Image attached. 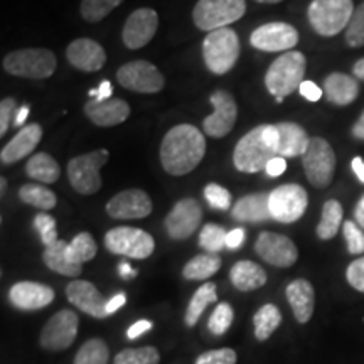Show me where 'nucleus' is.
Returning <instances> with one entry per match:
<instances>
[{"mask_svg": "<svg viewBox=\"0 0 364 364\" xmlns=\"http://www.w3.org/2000/svg\"><path fill=\"white\" fill-rule=\"evenodd\" d=\"M206 154V139L194 125L182 124L167 132L161 144V164L171 176L193 172Z\"/></svg>", "mask_w": 364, "mask_h": 364, "instance_id": "f257e3e1", "label": "nucleus"}, {"mask_svg": "<svg viewBox=\"0 0 364 364\" xmlns=\"http://www.w3.org/2000/svg\"><path fill=\"white\" fill-rule=\"evenodd\" d=\"M307 61L300 51L284 53L277 58L268 68L265 75L267 90L275 97L279 103L284 102L285 97L292 95L300 88L306 76Z\"/></svg>", "mask_w": 364, "mask_h": 364, "instance_id": "f03ea898", "label": "nucleus"}, {"mask_svg": "<svg viewBox=\"0 0 364 364\" xmlns=\"http://www.w3.org/2000/svg\"><path fill=\"white\" fill-rule=\"evenodd\" d=\"M2 66L12 76L44 80L54 75L58 68V59L51 49L26 48L9 53L4 58Z\"/></svg>", "mask_w": 364, "mask_h": 364, "instance_id": "7ed1b4c3", "label": "nucleus"}, {"mask_svg": "<svg viewBox=\"0 0 364 364\" xmlns=\"http://www.w3.org/2000/svg\"><path fill=\"white\" fill-rule=\"evenodd\" d=\"M354 9L353 0H312L307 17L318 36L332 38L348 29Z\"/></svg>", "mask_w": 364, "mask_h": 364, "instance_id": "20e7f679", "label": "nucleus"}, {"mask_svg": "<svg viewBox=\"0 0 364 364\" xmlns=\"http://www.w3.org/2000/svg\"><path fill=\"white\" fill-rule=\"evenodd\" d=\"M203 58L208 70L215 75L230 73L240 58L238 34L230 27L208 33L203 43Z\"/></svg>", "mask_w": 364, "mask_h": 364, "instance_id": "39448f33", "label": "nucleus"}, {"mask_svg": "<svg viewBox=\"0 0 364 364\" xmlns=\"http://www.w3.org/2000/svg\"><path fill=\"white\" fill-rule=\"evenodd\" d=\"M263 129H265V125L250 130L236 144L233 152V164L236 171L243 172V174H257V172L267 169V164L272 159L279 157L275 150L267 144L265 136H263Z\"/></svg>", "mask_w": 364, "mask_h": 364, "instance_id": "423d86ee", "label": "nucleus"}, {"mask_svg": "<svg viewBox=\"0 0 364 364\" xmlns=\"http://www.w3.org/2000/svg\"><path fill=\"white\" fill-rule=\"evenodd\" d=\"M245 12V0H199L193 9V21L198 29L213 33L240 21Z\"/></svg>", "mask_w": 364, "mask_h": 364, "instance_id": "0eeeda50", "label": "nucleus"}, {"mask_svg": "<svg viewBox=\"0 0 364 364\" xmlns=\"http://www.w3.org/2000/svg\"><path fill=\"white\" fill-rule=\"evenodd\" d=\"M108 159H110V152L107 149H100L71 159L68 164V177H70L73 189L83 196H91L100 191L102 188L100 171L108 162Z\"/></svg>", "mask_w": 364, "mask_h": 364, "instance_id": "6e6552de", "label": "nucleus"}, {"mask_svg": "<svg viewBox=\"0 0 364 364\" xmlns=\"http://www.w3.org/2000/svg\"><path fill=\"white\" fill-rule=\"evenodd\" d=\"M105 247L113 255L145 260L156 250L154 238L140 228L118 226L105 235Z\"/></svg>", "mask_w": 364, "mask_h": 364, "instance_id": "1a4fd4ad", "label": "nucleus"}, {"mask_svg": "<svg viewBox=\"0 0 364 364\" xmlns=\"http://www.w3.org/2000/svg\"><path fill=\"white\" fill-rule=\"evenodd\" d=\"M304 171L314 188L324 189L334 179L336 154L331 144L322 136H314L302 157Z\"/></svg>", "mask_w": 364, "mask_h": 364, "instance_id": "9d476101", "label": "nucleus"}, {"mask_svg": "<svg viewBox=\"0 0 364 364\" xmlns=\"http://www.w3.org/2000/svg\"><path fill=\"white\" fill-rule=\"evenodd\" d=\"M309 204L307 191L299 184H284L270 193L272 220L284 223L299 221L304 216Z\"/></svg>", "mask_w": 364, "mask_h": 364, "instance_id": "9b49d317", "label": "nucleus"}, {"mask_svg": "<svg viewBox=\"0 0 364 364\" xmlns=\"http://www.w3.org/2000/svg\"><path fill=\"white\" fill-rule=\"evenodd\" d=\"M80 318L70 309L59 311L46 322L39 336L41 348L46 351H65L75 343Z\"/></svg>", "mask_w": 364, "mask_h": 364, "instance_id": "f8f14e48", "label": "nucleus"}, {"mask_svg": "<svg viewBox=\"0 0 364 364\" xmlns=\"http://www.w3.org/2000/svg\"><path fill=\"white\" fill-rule=\"evenodd\" d=\"M117 80L125 90L135 91V93H159L166 86V78L162 73L152 63L144 61V59L122 66L117 71Z\"/></svg>", "mask_w": 364, "mask_h": 364, "instance_id": "ddd939ff", "label": "nucleus"}, {"mask_svg": "<svg viewBox=\"0 0 364 364\" xmlns=\"http://www.w3.org/2000/svg\"><path fill=\"white\" fill-rule=\"evenodd\" d=\"M203 220V208L196 199L186 198L174 204L169 215L166 216V226L169 238L176 241L188 240L196 233Z\"/></svg>", "mask_w": 364, "mask_h": 364, "instance_id": "4468645a", "label": "nucleus"}, {"mask_svg": "<svg viewBox=\"0 0 364 364\" xmlns=\"http://www.w3.org/2000/svg\"><path fill=\"white\" fill-rule=\"evenodd\" d=\"M250 43L258 51L289 53V49H294L299 44V33L287 22H268L253 31Z\"/></svg>", "mask_w": 364, "mask_h": 364, "instance_id": "2eb2a0df", "label": "nucleus"}, {"mask_svg": "<svg viewBox=\"0 0 364 364\" xmlns=\"http://www.w3.org/2000/svg\"><path fill=\"white\" fill-rule=\"evenodd\" d=\"M211 103L215 112L204 118V134L213 139H223L233 130L236 118H238V105L233 95L226 90H216L211 95Z\"/></svg>", "mask_w": 364, "mask_h": 364, "instance_id": "dca6fc26", "label": "nucleus"}, {"mask_svg": "<svg viewBox=\"0 0 364 364\" xmlns=\"http://www.w3.org/2000/svg\"><path fill=\"white\" fill-rule=\"evenodd\" d=\"M255 252L268 265L279 268L292 267L299 258V250L294 241L289 236L272 233V231H263L258 235Z\"/></svg>", "mask_w": 364, "mask_h": 364, "instance_id": "f3484780", "label": "nucleus"}, {"mask_svg": "<svg viewBox=\"0 0 364 364\" xmlns=\"http://www.w3.org/2000/svg\"><path fill=\"white\" fill-rule=\"evenodd\" d=\"M152 199L142 189H127L107 203V213L113 220H142L152 213Z\"/></svg>", "mask_w": 364, "mask_h": 364, "instance_id": "a211bd4d", "label": "nucleus"}, {"mask_svg": "<svg viewBox=\"0 0 364 364\" xmlns=\"http://www.w3.org/2000/svg\"><path fill=\"white\" fill-rule=\"evenodd\" d=\"M159 27V14L150 7L136 9L129 16L122 39L129 49H142L147 46L154 36L157 33Z\"/></svg>", "mask_w": 364, "mask_h": 364, "instance_id": "6ab92c4d", "label": "nucleus"}, {"mask_svg": "<svg viewBox=\"0 0 364 364\" xmlns=\"http://www.w3.org/2000/svg\"><path fill=\"white\" fill-rule=\"evenodd\" d=\"M66 297L71 306L80 309L95 318L108 317L107 300L100 294V290L88 280H73L66 287Z\"/></svg>", "mask_w": 364, "mask_h": 364, "instance_id": "aec40b11", "label": "nucleus"}, {"mask_svg": "<svg viewBox=\"0 0 364 364\" xmlns=\"http://www.w3.org/2000/svg\"><path fill=\"white\" fill-rule=\"evenodd\" d=\"M9 300L19 311H39L53 302L54 290L38 282H17L9 290Z\"/></svg>", "mask_w": 364, "mask_h": 364, "instance_id": "412c9836", "label": "nucleus"}, {"mask_svg": "<svg viewBox=\"0 0 364 364\" xmlns=\"http://www.w3.org/2000/svg\"><path fill=\"white\" fill-rule=\"evenodd\" d=\"M68 63L85 73L100 71L107 63V53L97 41L88 38L75 39L66 49Z\"/></svg>", "mask_w": 364, "mask_h": 364, "instance_id": "4be33fe9", "label": "nucleus"}, {"mask_svg": "<svg viewBox=\"0 0 364 364\" xmlns=\"http://www.w3.org/2000/svg\"><path fill=\"white\" fill-rule=\"evenodd\" d=\"M85 115L98 127H115L124 124L130 117V105L122 98H110L105 102L90 100L85 105Z\"/></svg>", "mask_w": 364, "mask_h": 364, "instance_id": "5701e85b", "label": "nucleus"}, {"mask_svg": "<svg viewBox=\"0 0 364 364\" xmlns=\"http://www.w3.org/2000/svg\"><path fill=\"white\" fill-rule=\"evenodd\" d=\"M41 139H43V127L39 124L22 127L11 142L4 145L2 152H0V161H2V164H16L22 161V159L34 152Z\"/></svg>", "mask_w": 364, "mask_h": 364, "instance_id": "b1692460", "label": "nucleus"}, {"mask_svg": "<svg viewBox=\"0 0 364 364\" xmlns=\"http://www.w3.org/2000/svg\"><path fill=\"white\" fill-rule=\"evenodd\" d=\"M285 294L299 324H307L314 314V307H316V292H314L311 282L306 279L290 282L287 285Z\"/></svg>", "mask_w": 364, "mask_h": 364, "instance_id": "393cba45", "label": "nucleus"}, {"mask_svg": "<svg viewBox=\"0 0 364 364\" xmlns=\"http://www.w3.org/2000/svg\"><path fill=\"white\" fill-rule=\"evenodd\" d=\"M43 262L49 270L56 272L59 275L71 277V279H76L83 272V265L73 258L70 243L63 240H58L51 247H46L43 253Z\"/></svg>", "mask_w": 364, "mask_h": 364, "instance_id": "a878e982", "label": "nucleus"}, {"mask_svg": "<svg viewBox=\"0 0 364 364\" xmlns=\"http://www.w3.org/2000/svg\"><path fill=\"white\" fill-rule=\"evenodd\" d=\"M277 130H279L280 135L277 156L284 159L304 157V154H306L309 149V144H311L307 132L300 125L294 124V122H282V124H277Z\"/></svg>", "mask_w": 364, "mask_h": 364, "instance_id": "bb28decb", "label": "nucleus"}, {"mask_svg": "<svg viewBox=\"0 0 364 364\" xmlns=\"http://www.w3.org/2000/svg\"><path fill=\"white\" fill-rule=\"evenodd\" d=\"M324 95L329 103L348 107L359 97L358 80L344 73H331L324 80Z\"/></svg>", "mask_w": 364, "mask_h": 364, "instance_id": "cd10ccee", "label": "nucleus"}, {"mask_svg": "<svg viewBox=\"0 0 364 364\" xmlns=\"http://www.w3.org/2000/svg\"><path fill=\"white\" fill-rule=\"evenodd\" d=\"M235 220L241 223H263L272 220L270 194H248L243 196L233 206Z\"/></svg>", "mask_w": 364, "mask_h": 364, "instance_id": "c85d7f7f", "label": "nucleus"}, {"mask_svg": "<svg viewBox=\"0 0 364 364\" xmlns=\"http://www.w3.org/2000/svg\"><path fill=\"white\" fill-rule=\"evenodd\" d=\"M231 284L240 292H252L267 284V272L258 263L250 260L236 262L230 272Z\"/></svg>", "mask_w": 364, "mask_h": 364, "instance_id": "c756f323", "label": "nucleus"}, {"mask_svg": "<svg viewBox=\"0 0 364 364\" xmlns=\"http://www.w3.org/2000/svg\"><path fill=\"white\" fill-rule=\"evenodd\" d=\"M26 174L31 179L43 182V184H53L61 176L59 164L49 156V154H34L26 164Z\"/></svg>", "mask_w": 364, "mask_h": 364, "instance_id": "7c9ffc66", "label": "nucleus"}, {"mask_svg": "<svg viewBox=\"0 0 364 364\" xmlns=\"http://www.w3.org/2000/svg\"><path fill=\"white\" fill-rule=\"evenodd\" d=\"M218 300V292H216V284L213 282H206L196 290L193 299H191L188 311H186L184 322L188 327H194L198 324L199 317L203 316V312L206 311L209 304H215Z\"/></svg>", "mask_w": 364, "mask_h": 364, "instance_id": "2f4dec72", "label": "nucleus"}, {"mask_svg": "<svg viewBox=\"0 0 364 364\" xmlns=\"http://www.w3.org/2000/svg\"><path fill=\"white\" fill-rule=\"evenodd\" d=\"M341 225H343V206L336 199H329L322 206V218L316 230L318 240L329 241L334 238Z\"/></svg>", "mask_w": 364, "mask_h": 364, "instance_id": "473e14b6", "label": "nucleus"}, {"mask_svg": "<svg viewBox=\"0 0 364 364\" xmlns=\"http://www.w3.org/2000/svg\"><path fill=\"white\" fill-rule=\"evenodd\" d=\"M221 268V258L218 255L204 253L194 257L182 268V277L186 280H208Z\"/></svg>", "mask_w": 364, "mask_h": 364, "instance_id": "72a5a7b5", "label": "nucleus"}, {"mask_svg": "<svg viewBox=\"0 0 364 364\" xmlns=\"http://www.w3.org/2000/svg\"><path fill=\"white\" fill-rule=\"evenodd\" d=\"M253 324H255V338L258 341H267L270 339V336L279 329L282 324V312L280 309L273 304H267V306L260 307L257 314L253 316Z\"/></svg>", "mask_w": 364, "mask_h": 364, "instance_id": "f704fd0d", "label": "nucleus"}, {"mask_svg": "<svg viewBox=\"0 0 364 364\" xmlns=\"http://www.w3.org/2000/svg\"><path fill=\"white\" fill-rule=\"evenodd\" d=\"M19 198L22 203L38 208L41 211H51L58 204L56 194L41 184H24L19 189Z\"/></svg>", "mask_w": 364, "mask_h": 364, "instance_id": "c9c22d12", "label": "nucleus"}, {"mask_svg": "<svg viewBox=\"0 0 364 364\" xmlns=\"http://www.w3.org/2000/svg\"><path fill=\"white\" fill-rule=\"evenodd\" d=\"M110 351L103 339L91 338L81 346L73 364H108Z\"/></svg>", "mask_w": 364, "mask_h": 364, "instance_id": "e433bc0d", "label": "nucleus"}, {"mask_svg": "<svg viewBox=\"0 0 364 364\" xmlns=\"http://www.w3.org/2000/svg\"><path fill=\"white\" fill-rule=\"evenodd\" d=\"M226 235L225 228L215 225V223H208L199 233V247L204 252L218 255L223 252V248H226Z\"/></svg>", "mask_w": 364, "mask_h": 364, "instance_id": "4c0bfd02", "label": "nucleus"}, {"mask_svg": "<svg viewBox=\"0 0 364 364\" xmlns=\"http://www.w3.org/2000/svg\"><path fill=\"white\" fill-rule=\"evenodd\" d=\"M161 354L152 346L145 348H129L115 356V364H159Z\"/></svg>", "mask_w": 364, "mask_h": 364, "instance_id": "58836bf2", "label": "nucleus"}, {"mask_svg": "<svg viewBox=\"0 0 364 364\" xmlns=\"http://www.w3.org/2000/svg\"><path fill=\"white\" fill-rule=\"evenodd\" d=\"M122 2H124V0H83L80 7L81 17H83L86 22L95 24V22L103 21L105 17H107L113 9L120 6Z\"/></svg>", "mask_w": 364, "mask_h": 364, "instance_id": "ea45409f", "label": "nucleus"}, {"mask_svg": "<svg viewBox=\"0 0 364 364\" xmlns=\"http://www.w3.org/2000/svg\"><path fill=\"white\" fill-rule=\"evenodd\" d=\"M70 250H71L73 258L83 265V263L93 260V258L97 257L98 247H97V241L93 240V236L90 233H80L73 238V241L70 243Z\"/></svg>", "mask_w": 364, "mask_h": 364, "instance_id": "a19ab883", "label": "nucleus"}, {"mask_svg": "<svg viewBox=\"0 0 364 364\" xmlns=\"http://www.w3.org/2000/svg\"><path fill=\"white\" fill-rule=\"evenodd\" d=\"M233 318H235V312L230 304L228 302L218 304L215 312H213V316L209 317L208 321V329L215 336L226 334L228 329H230L231 324H233Z\"/></svg>", "mask_w": 364, "mask_h": 364, "instance_id": "79ce46f5", "label": "nucleus"}, {"mask_svg": "<svg viewBox=\"0 0 364 364\" xmlns=\"http://www.w3.org/2000/svg\"><path fill=\"white\" fill-rule=\"evenodd\" d=\"M346 43L349 48H363L364 46V2L354 9V14L346 29Z\"/></svg>", "mask_w": 364, "mask_h": 364, "instance_id": "37998d69", "label": "nucleus"}, {"mask_svg": "<svg viewBox=\"0 0 364 364\" xmlns=\"http://www.w3.org/2000/svg\"><path fill=\"white\" fill-rule=\"evenodd\" d=\"M204 198H206L209 206L218 209V211H228L231 208L230 191L216 184V182H209L206 188H204Z\"/></svg>", "mask_w": 364, "mask_h": 364, "instance_id": "c03bdc74", "label": "nucleus"}, {"mask_svg": "<svg viewBox=\"0 0 364 364\" xmlns=\"http://www.w3.org/2000/svg\"><path fill=\"white\" fill-rule=\"evenodd\" d=\"M34 228L38 230L41 241H43L46 247H51L53 243H56L59 240L56 221H54V218L51 215H48V213H39V215L34 218Z\"/></svg>", "mask_w": 364, "mask_h": 364, "instance_id": "a18cd8bd", "label": "nucleus"}, {"mask_svg": "<svg viewBox=\"0 0 364 364\" xmlns=\"http://www.w3.org/2000/svg\"><path fill=\"white\" fill-rule=\"evenodd\" d=\"M343 235L348 243V252L351 255H363L364 253V231L363 228L356 225L354 221L343 223Z\"/></svg>", "mask_w": 364, "mask_h": 364, "instance_id": "49530a36", "label": "nucleus"}, {"mask_svg": "<svg viewBox=\"0 0 364 364\" xmlns=\"http://www.w3.org/2000/svg\"><path fill=\"white\" fill-rule=\"evenodd\" d=\"M236 361H238V356L235 349L221 348L199 354L194 364H236Z\"/></svg>", "mask_w": 364, "mask_h": 364, "instance_id": "de8ad7c7", "label": "nucleus"}, {"mask_svg": "<svg viewBox=\"0 0 364 364\" xmlns=\"http://www.w3.org/2000/svg\"><path fill=\"white\" fill-rule=\"evenodd\" d=\"M346 279L354 290L364 294V257L354 260L346 270Z\"/></svg>", "mask_w": 364, "mask_h": 364, "instance_id": "09e8293b", "label": "nucleus"}, {"mask_svg": "<svg viewBox=\"0 0 364 364\" xmlns=\"http://www.w3.org/2000/svg\"><path fill=\"white\" fill-rule=\"evenodd\" d=\"M17 102L14 98H4L2 103H0V136L6 135L9 130V125H11V118L14 117L16 112Z\"/></svg>", "mask_w": 364, "mask_h": 364, "instance_id": "8fccbe9b", "label": "nucleus"}, {"mask_svg": "<svg viewBox=\"0 0 364 364\" xmlns=\"http://www.w3.org/2000/svg\"><path fill=\"white\" fill-rule=\"evenodd\" d=\"M299 91L304 98L309 100V102H318L322 97V93H324V90L318 88L314 81H304V83L300 85Z\"/></svg>", "mask_w": 364, "mask_h": 364, "instance_id": "3c124183", "label": "nucleus"}, {"mask_svg": "<svg viewBox=\"0 0 364 364\" xmlns=\"http://www.w3.org/2000/svg\"><path fill=\"white\" fill-rule=\"evenodd\" d=\"M88 97L91 100H97V102H105V100H110L112 97V83L110 81H102L98 88H93L88 91Z\"/></svg>", "mask_w": 364, "mask_h": 364, "instance_id": "603ef678", "label": "nucleus"}, {"mask_svg": "<svg viewBox=\"0 0 364 364\" xmlns=\"http://www.w3.org/2000/svg\"><path fill=\"white\" fill-rule=\"evenodd\" d=\"M150 329H152V322L142 318V321H136L134 326L129 327V331H127V338L136 339L140 338V336H144L145 332H149Z\"/></svg>", "mask_w": 364, "mask_h": 364, "instance_id": "864d4df0", "label": "nucleus"}, {"mask_svg": "<svg viewBox=\"0 0 364 364\" xmlns=\"http://www.w3.org/2000/svg\"><path fill=\"white\" fill-rule=\"evenodd\" d=\"M243 241H245V230L243 228H235V230H231L230 233L226 235V248L230 250L240 248L241 245H243Z\"/></svg>", "mask_w": 364, "mask_h": 364, "instance_id": "5fc2aeb1", "label": "nucleus"}, {"mask_svg": "<svg viewBox=\"0 0 364 364\" xmlns=\"http://www.w3.org/2000/svg\"><path fill=\"white\" fill-rule=\"evenodd\" d=\"M285 169H287V161H285V159L284 157H275V159H272V161L267 164L265 172L270 177H279V176L284 174Z\"/></svg>", "mask_w": 364, "mask_h": 364, "instance_id": "6e6d98bb", "label": "nucleus"}, {"mask_svg": "<svg viewBox=\"0 0 364 364\" xmlns=\"http://www.w3.org/2000/svg\"><path fill=\"white\" fill-rule=\"evenodd\" d=\"M125 302H127V297H125L124 292L117 294L115 297H112L107 304V314H108V316H110V314H113V312H117L118 309L124 307Z\"/></svg>", "mask_w": 364, "mask_h": 364, "instance_id": "4d7b16f0", "label": "nucleus"}, {"mask_svg": "<svg viewBox=\"0 0 364 364\" xmlns=\"http://www.w3.org/2000/svg\"><path fill=\"white\" fill-rule=\"evenodd\" d=\"M118 275H120L124 280H129L136 277V270H134V268H132L127 262H122L120 265H118Z\"/></svg>", "mask_w": 364, "mask_h": 364, "instance_id": "13d9d810", "label": "nucleus"}, {"mask_svg": "<svg viewBox=\"0 0 364 364\" xmlns=\"http://www.w3.org/2000/svg\"><path fill=\"white\" fill-rule=\"evenodd\" d=\"M29 112H31V108L27 107V105H24V107H21L19 110H17V113H16V118H14V125L16 127H21L26 124V120H27V117H29Z\"/></svg>", "mask_w": 364, "mask_h": 364, "instance_id": "bf43d9fd", "label": "nucleus"}, {"mask_svg": "<svg viewBox=\"0 0 364 364\" xmlns=\"http://www.w3.org/2000/svg\"><path fill=\"white\" fill-rule=\"evenodd\" d=\"M353 136H354V139L363 140V142H364V110L361 113V117L358 118V122L353 127Z\"/></svg>", "mask_w": 364, "mask_h": 364, "instance_id": "052dcab7", "label": "nucleus"}, {"mask_svg": "<svg viewBox=\"0 0 364 364\" xmlns=\"http://www.w3.org/2000/svg\"><path fill=\"white\" fill-rule=\"evenodd\" d=\"M351 166H353L354 174H356L358 179L364 184V161H363V159L361 157H354Z\"/></svg>", "mask_w": 364, "mask_h": 364, "instance_id": "680f3d73", "label": "nucleus"}, {"mask_svg": "<svg viewBox=\"0 0 364 364\" xmlns=\"http://www.w3.org/2000/svg\"><path fill=\"white\" fill-rule=\"evenodd\" d=\"M354 218H356L358 225L364 230V196L359 199V203L356 204V209H354Z\"/></svg>", "mask_w": 364, "mask_h": 364, "instance_id": "e2e57ef3", "label": "nucleus"}, {"mask_svg": "<svg viewBox=\"0 0 364 364\" xmlns=\"http://www.w3.org/2000/svg\"><path fill=\"white\" fill-rule=\"evenodd\" d=\"M353 75L356 76L358 80H363V81H364V58L358 59V61L354 63V66H353Z\"/></svg>", "mask_w": 364, "mask_h": 364, "instance_id": "0e129e2a", "label": "nucleus"}, {"mask_svg": "<svg viewBox=\"0 0 364 364\" xmlns=\"http://www.w3.org/2000/svg\"><path fill=\"white\" fill-rule=\"evenodd\" d=\"M6 188H7V179L6 177H2V179H0V194L2 196L6 193Z\"/></svg>", "mask_w": 364, "mask_h": 364, "instance_id": "69168bd1", "label": "nucleus"}, {"mask_svg": "<svg viewBox=\"0 0 364 364\" xmlns=\"http://www.w3.org/2000/svg\"><path fill=\"white\" fill-rule=\"evenodd\" d=\"M255 2H258V4H279V2H284V0H255Z\"/></svg>", "mask_w": 364, "mask_h": 364, "instance_id": "338daca9", "label": "nucleus"}]
</instances>
